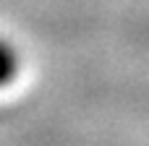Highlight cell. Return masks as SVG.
Segmentation results:
<instances>
[{
  "mask_svg": "<svg viewBox=\"0 0 149 146\" xmlns=\"http://www.w3.org/2000/svg\"><path fill=\"white\" fill-rule=\"evenodd\" d=\"M16 68H18V60H16V52L0 42V84H8L13 76H16Z\"/></svg>",
  "mask_w": 149,
  "mask_h": 146,
  "instance_id": "obj_1",
  "label": "cell"
}]
</instances>
